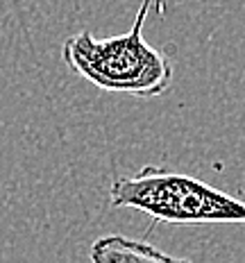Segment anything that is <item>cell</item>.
<instances>
[{
    "label": "cell",
    "mask_w": 245,
    "mask_h": 263,
    "mask_svg": "<svg viewBox=\"0 0 245 263\" xmlns=\"http://www.w3.org/2000/svg\"><path fill=\"white\" fill-rule=\"evenodd\" d=\"M152 0H141L132 30L98 39L84 30L64 41V64L80 78L109 93H127L139 100L163 96L173 84L175 68L161 50L143 39V23Z\"/></svg>",
    "instance_id": "1"
},
{
    "label": "cell",
    "mask_w": 245,
    "mask_h": 263,
    "mask_svg": "<svg viewBox=\"0 0 245 263\" xmlns=\"http://www.w3.org/2000/svg\"><path fill=\"white\" fill-rule=\"evenodd\" d=\"M91 259L96 263L107 261H168L173 263L175 256L166 254L155 245L145 243V240H136L127 236H102L98 238L91 248Z\"/></svg>",
    "instance_id": "3"
},
{
    "label": "cell",
    "mask_w": 245,
    "mask_h": 263,
    "mask_svg": "<svg viewBox=\"0 0 245 263\" xmlns=\"http://www.w3.org/2000/svg\"><path fill=\"white\" fill-rule=\"evenodd\" d=\"M109 202L136 209L163 224L245 222V202L184 173L145 166L136 175L114 179Z\"/></svg>",
    "instance_id": "2"
}]
</instances>
